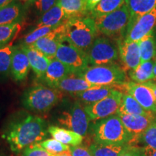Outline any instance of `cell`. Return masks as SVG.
<instances>
[{"mask_svg": "<svg viewBox=\"0 0 156 156\" xmlns=\"http://www.w3.org/2000/svg\"><path fill=\"white\" fill-rule=\"evenodd\" d=\"M48 132L54 139L69 147L80 145L83 140V136L80 134L56 126H48Z\"/></svg>", "mask_w": 156, "mask_h": 156, "instance_id": "20", "label": "cell"}, {"mask_svg": "<svg viewBox=\"0 0 156 156\" xmlns=\"http://www.w3.org/2000/svg\"><path fill=\"white\" fill-rule=\"evenodd\" d=\"M154 59L142 62L134 70L129 71V76L132 81L136 83H145L153 78Z\"/></svg>", "mask_w": 156, "mask_h": 156, "instance_id": "28", "label": "cell"}, {"mask_svg": "<svg viewBox=\"0 0 156 156\" xmlns=\"http://www.w3.org/2000/svg\"><path fill=\"white\" fill-rule=\"evenodd\" d=\"M12 2H13V0H0V9L11 4Z\"/></svg>", "mask_w": 156, "mask_h": 156, "instance_id": "42", "label": "cell"}, {"mask_svg": "<svg viewBox=\"0 0 156 156\" xmlns=\"http://www.w3.org/2000/svg\"><path fill=\"white\" fill-rule=\"evenodd\" d=\"M55 28L47 26H41L39 28H36L32 32L28 34L23 39V46H31L34 44L38 39L41 38L49 34L51 31H52Z\"/></svg>", "mask_w": 156, "mask_h": 156, "instance_id": "34", "label": "cell"}, {"mask_svg": "<svg viewBox=\"0 0 156 156\" xmlns=\"http://www.w3.org/2000/svg\"><path fill=\"white\" fill-rule=\"evenodd\" d=\"M152 33H153V36H154V39H155V44H156V25L155 28H153V31H152Z\"/></svg>", "mask_w": 156, "mask_h": 156, "instance_id": "45", "label": "cell"}, {"mask_svg": "<svg viewBox=\"0 0 156 156\" xmlns=\"http://www.w3.org/2000/svg\"><path fill=\"white\" fill-rule=\"evenodd\" d=\"M156 25V7L135 20H129L124 39L127 41L139 42L153 31Z\"/></svg>", "mask_w": 156, "mask_h": 156, "instance_id": "12", "label": "cell"}, {"mask_svg": "<svg viewBox=\"0 0 156 156\" xmlns=\"http://www.w3.org/2000/svg\"><path fill=\"white\" fill-rule=\"evenodd\" d=\"M70 75L59 82L56 89L74 95L95 87L83 77L79 76L72 77Z\"/></svg>", "mask_w": 156, "mask_h": 156, "instance_id": "22", "label": "cell"}, {"mask_svg": "<svg viewBox=\"0 0 156 156\" xmlns=\"http://www.w3.org/2000/svg\"><path fill=\"white\" fill-rule=\"evenodd\" d=\"M155 61V64H154V68H153V78L152 80H156V56L153 58Z\"/></svg>", "mask_w": 156, "mask_h": 156, "instance_id": "43", "label": "cell"}, {"mask_svg": "<svg viewBox=\"0 0 156 156\" xmlns=\"http://www.w3.org/2000/svg\"><path fill=\"white\" fill-rule=\"evenodd\" d=\"M123 93L114 90L113 92L98 102L84 106L90 120L98 121L107 118L118 112L122 102Z\"/></svg>", "mask_w": 156, "mask_h": 156, "instance_id": "10", "label": "cell"}, {"mask_svg": "<svg viewBox=\"0 0 156 156\" xmlns=\"http://www.w3.org/2000/svg\"><path fill=\"white\" fill-rule=\"evenodd\" d=\"M64 22L51 31L49 34L36 41L31 46L44 54L48 58L53 59L56 56L59 43L64 36V31H65Z\"/></svg>", "mask_w": 156, "mask_h": 156, "instance_id": "13", "label": "cell"}, {"mask_svg": "<svg viewBox=\"0 0 156 156\" xmlns=\"http://www.w3.org/2000/svg\"><path fill=\"white\" fill-rule=\"evenodd\" d=\"M20 23L1 25L0 26V48L12 44L21 31Z\"/></svg>", "mask_w": 156, "mask_h": 156, "instance_id": "32", "label": "cell"}, {"mask_svg": "<svg viewBox=\"0 0 156 156\" xmlns=\"http://www.w3.org/2000/svg\"><path fill=\"white\" fill-rule=\"evenodd\" d=\"M39 143L46 151L52 155H56L70 150L69 146L62 144L55 139H48Z\"/></svg>", "mask_w": 156, "mask_h": 156, "instance_id": "35", "label": "cell"}, {"mask_svg": "<svg viewBox=\"0 0 156 156\" xmlns=\"http://www.w3.org/2000/svg\"><path fill=\"white\" fill-rule=\"evenodd\" d=\"M152 156H156V151L153 154V155H152Z\"/></svg>", "mask_w": 156, "mask_h": 156, "instance_id": "46", "label": "cell"}, {"mask_svg": "<svg viewBox=\"0 0 156 156\" xmlns=\"http://www.w3.org/2000/svg\"><path fill=\"white\" fill-rule=\"evenodd\" d=\"M30 65L28 56L22 46H15L12 57L10 73L15 81H23L26 78Z\"/></svg>", "mask_w": 156, "mask_h": 156, "instance_id": "16", "label": "cell"}, {"mask_svg": "<svg viewBox=\"0 0 156 156\" xmlns=\"http://www.w3.org/2000/svg\"><path fill=\"white\" fill-rule=\"evenodd\" d=\"M120 156H146L142 148L129 145Z\"/></svg>", "mask_w": 156, "mask_h": 156, "instance_id": "39", "label": "cell"}, {"mask_svg": "<svg viewBox=\"0 0 156 156\" xmlns=\"http://www.w3.org/2000/svg\"><path fill=\"white\" fill-rule=\"evenodd\" d=\"M132 138L140 136L156 120L155 114L150 115H118Z\"/></svg>", "mask_w": 156, "mask_h": 156, "instance_id": "15", "label": "cell"}, {"mask_svg": "<svg viewBox=\"0 0 156 156\" xmlns=\"http://www.w3.org/2000/svg\"><path fill=\"white\" fill-rule=\"evenodd\" d=\"M65 14V19L85 17L87 14L86 0H58Z\"/></svg>", "mask_w": 156, "mask_h": 156, "instance_id": "26", "label": "cell"}, {"mask_svg": "<svg viewBox=\"0 0 156 156\" xmlns=\"http://www.w3.org/2000/svg\"><path fill=\"white\" fill-rule=\"evenodd\" d=\"M129 145L143 150L146 156H152L156 151V120L140 136L132 138Z\"/></svg>", "mask_w": 156, "mask_h": 156, "instance_id": "18", "label": "cell"}, {"mask_svg": "<svg viewBox=\"0 0 156 156\" xmlns=\"http://www.w3.org/2000/svg\"><path fill=\"white\" fill-rule=\"evenodd\" d=\"M51 155L52 154L46 151L40 143L28 146L23 151V156H51Z\"/></svg>", "mask_w": 156, "mask_h": 156, "instance_id": "36", "label": "cell"}, {"mask_svg": "<svg viewBox=\"0 0 156 156\" xmlns=\"http://www.w3.org/2000/svg\"><path fill=\"white\" fill-rule=\"evenodd\" d=\"M55 58L69 68L72 75L76 76L88 67L87 53L73 46L64 36L58 45Z\"/></svg>", "mask_w": 156, "mask_h": 156, "instance_id": "7", "label": "cell"}, {"mask_svg": "<svg viewBox=\"0 0 156 156\" xmlns=\"http://www.w3.org/2000/svg\"><path fill=\"white\" fill-rule=\"evenodd\" d=\"M101 1V0H86V9L87 14H89Z\"/></svg>", "mask_w": 156, "mask_h": 156, "instance_id": "40", "label": "cell"}, {"mask_svg": "<svg viewBox=\"0 0 156 156\" xmlns=\"http://www.w3.org/2000/svg\"><path fill=\"white\" fill-rule=\"evenodd\" d=\"M125 5V0H101L89 15L91 17L108 14L117 10Z\"/></svg>", "mask_w": 156, "mask_h": 156, "instance_id": "31", "label": "cell"}, {"mask_svg": "<svg viewBox=\"0 0 156 156\" xmlns=\"http://www.w3.org/2000/svg\"><path fill=\"white\" fill-rule=\"evenodd\" d=\"M116 90L129 94L147 112L156 114V98L152 90L143 83L125 82L115 87Z\"/></svg>", "mask_w": 156, "mask_h": 156, "instance_id": "11", "label": "cell"}, {"mask_svg": "<svg viewBox=\"0 0 156 156\" xmlns=\"http://www.w3.org/2000/svg\"><path fill=\"white\" fill-rule=\"evenodd\" d=\"M58 0H34V6L39 14H44L54 7Z\"/></svg>", "mask_w": 156, "mask_h": 156, "instance_id": "37", "label": "cell"}, {"mask_svg": "<svg viewBox=\"0 0 156 156\" xmlns=\"http://www.w3.org/2000/svg\"><path fill=\"white\" fill-rule=\"evenodd\" d=\"M98 34H102L109 38L118 41L124 38L130 14L126 6L113 12L94 17Z\"/></svg>", "mask_w": 156, "mask_h": 156, "instance_id": "4", "label": "cell"}, {"mask_svg": "<svg viewBox=\"0 0 156 156\" xmlns=\"http://www.w3.org/2000/svg\"><path fill=\"white\" fill-rule=\"evenodd\" d=\"M21 46L28 56L30 67L34 70L37 77L41 79L46 73L51 59L33 46L21 45Z\"/></svg>", "mask_w": 156, "mask_h": 156, "instance_id": "19", "label": "cell"}, {"mask_svg": "<svg viewBox=\"0 0 156 156\" xmlns=\"http://www.w3.org/2000/svg\"><path fill=\"white\" fill-rule=\"evenodd\" d=\"M112 86H95L83 92L76 93L74 95L86 105L98 102L109 95L114 90Z\"/></svg>", "mask_w": 156, "mask_h": 156, "instance_id": "21", "label": "cell"}, {"mask_svg": "<svg viewBox=\"0 0 156 156\" xmlns=\"http://www.w3.org/2000/svg\"><path fill=\"white\" fill-rule=\"evenodd\" d=\"M125 73L122 67L114 63L88 67L78 76L94 86H112L115 89L116 85L126 82Z\"/></svg>", "mask_w": 156, "mask_h": 156, "instance_id": "6", "label": "cell"}, {"mask_svg": "<svg viewBox=\"0 0 156 156\" xmlns=\"http://www.w3.org/2000/svg\"><path fill=\"white\" fill-rule=\"evenodd\" d=\"M72 156H93L89 148H87L84 146H75L70 147L69 150Z\"/></svg>", "mask_w": 156, "mask_h": 156, "instance_id": "38", "label": "cell"}, {"mask_svg": "<svg viewBox=\"0 0 156 156\" xmlns=\"http://www.w3.org/2000/svg\"><path fill=\"white\" fill-rule=\"evenodd\" d=\"M130 14L129 20H135L156 7V0H125Z\"/></svg>", "mask_w": 156, "mask_h": 156, "instance_id": "25", "label": "cell"}, {"mask_svg": "<svg viewBox=\"0 0 156 156\" xmlns=\"http://www.w3.org/2000/svg\"><path fill=\"white\" fill-rule=\"evenodd\" d=\"M48 133L44 119L37 116H28L10 124L3 137L11 151L18 153L28 146L44 141Z\"/></svg>", "mask_w": 156, "mask_h": 156, "instance_id": "1", "label": "cell"}, {"mask_svg": "<svg viewBox=\"0 0 156 156\" xmlns=\"http://www.w3.org/2000/svg\"><path fill=\"white\" fill-rule=\"evenodd\" d=\"M70 75L72 73L69 68L55 58L51 59L46 73L41 79L48 87L56 89L58 83Z\"/></svg>", "mask_w": 156, "mask_h": 156, "instance_id": "17", "label": "cell"}, {"mask_svg": "<svg viewBox=\"0 0 156 156\" xmlns=\"http://www.w3.org/2000/svg\"><path fill=\"white\" fill-rule=\"evenodd\" d=\"M129 145H111L93 142L90 146L93 156H120Z\"/></svg>", "mask_w": 156, "mask_h": 156, "instance_id": "29", "label": "cell"}, {"mask_svg": "<svg viewBox=\"0 0 156 156\" xmlns=\"http://www.w3.org/2000/svg\"><path fill=\"white\" fill-rule=\"evenodd\" d=\"M152 81H153V82H154V83H155L156 84V80H152Z\"/></svg>", "mask_w": 156, "mask_h": 156, "instance_id": "47", "label": "cell"}, {"mask_svg": "<svg viewBox=\"0 0 156 156\" xmlns=\"http://www.w3.org/2000/svg\"><path fill=\"white\" fill-rule=\"evenodd\" d=\"M56 156H72V155H71V153H70V151H68L63 152V153H62L56 154Z\"/></svg>", "mask_w": 156, "mask_h": 156, "instance_id": "44", "label": "cell"}, {"mask_svg": "<svg viewBox=\"0 0 156 156\" xmlns=\"http://www.w3.org/2000/svg\"><path fill=\"white\" fill-rule=\"evenodd\" d=\"M90 132L95 143L129 145L132 139L117 114L95 122Z\"/></svg>", "mask_w": 156, "mask_h": 156, "instance_id": "2", "label": "cell"}, {"mask_svg": "<svg viewBox=\"0 0 156 156\" xmlns=\"http://www.w3.org/2000/svg\"><path fill=\"white\" fill-rule=\"evenodd\" d=\"M89 64L93 66L114 64L119 59L117 41L106 36L97 37L87 53Z\"/></svg>", "mask_w": 156, "mask_h": 156, "instance_id": "8", "label": "cell"}, {"mask_svg": "<svg viewBox=\"0 0 156 156\" xmlns=\"http://www.w3.org/2000/svg\"><path fill=\"white\" fill-rule=\"evenodd\" d=\"M65 20V14L58 1V2L52 8L42 15L37 22L36 28L41 26L56 28Z\"/></svg>", "mask_w": 156, "mask_h": 156, "instance_id": "24", "label": "cell"}, {"mask_svg": "<svg viewBox=\"0 0 156 156\" xmlns=\"http://www.w3.org/2000/svg\"><path fill=\"white\" fill-rule=\"evenodd\" d=\"M141 63L153 59L156 56V44L153 33H150L139 42Z\"/></svg>", "mask_w": 156, "mask_h": 156, "instance_id": "30", "label": "cell"}, {"mask_svg": "<svg viewBox=\"0 0 156 156\" xmlns=\"http://www.w3.org/2000/svg\"><path fill=\"white\" fill-rule=\"evenodd\" d=\"M151 114L153 113L145 110L132 95L123 93L117 115H150Z\"/></svg>", "mask_w": 156, "mask_h": 156, "instance_id": "27", "label": "cell"}, {"mask_svg": "<svg viewBox=\"0 0 156 156\" xmlns=\"http://www.w3.org/2000/svg\"><path fill=\"white\" fill-rule=\"evenodd\" d=\"M90 121L85 108L79 101L74 103L58 118V122L62 126L83 136H86L88 132Z\"/></svg>", "mask_w": 156, "mask_h": 156, "instance_id": "9", "label": "cell"}, {"mask_svg": "<svg viewBox=\"0 0 156 156\" xmlns=\"http://www.w3.org/2000/svg\"><path fill=\"white\" fill-rule=\"evenodd\" d=\"M62 96L61 91L44 85H36L27 90L22 97L23 105L36 113H46L57 104Z\"/></svg>", "mask_w": 156, "mask_h": 156, "instance_id": "5", "label": "cell"}, {"mask_svg": "<svg viewBox=\"0 0 156 156\" xmlns=\"http://www.w3.org/2000/svg\"><path fill=\"white\" fill-rule=\"evenodd\" d=\"M144 85H146V86H147L148 87H150L152 90V91H153L154 95H155V98H156V84L154 83L153 81H148L147 83H143Z\"/></svg>", "mask_w": 156, "mask_h": 156, "instance_id": "41", "label": "cell"}, {"mask_svg": "<svg viewBox=\"0 0 156 156\" xmlns=\"http://www.w3.org/2000/svg\"><path fill=\"white\" fill-rule=\"evenodd\" d=\"M25 15V8L20 4L12 2L0 9V26L19 23Z\"/></svg>", "mask_w": 156, "mask_h": 156, "instance_id": "23", "label": "cell"}, {"mask_svg": "<svg viewBox=\"0 0 156 156\" xmlns=\"http://www.w3.org/2000/svg\"><path fill=\"white\" fill-rule=\"evenodd\" d=\"M15 48L12 44L0 48V80H4L9 75Z\"/></svg>", "mask_w": 156, "mask_h": 156, "instance_id": "33", "label": "cell"}, {"mask_svg": "<svg viewBox=\"0 0 156 156\" xmlns=\"http://www.w3.org/2000/svg\"><path fill=\"white\" fill-rule=\"evenodd\" d=\"M64 37L73 46L87 53L96 38L98 31L91 17H74L66 20Z\"/></svg>", "mask_w": 156, "mask_h": 156, "instance_id": "3", "label": "cell"}, {"mask_svg": "<svg viewBox=\"0 0 156 156\" xmlns=\"http://www.w3.org/2000/svg\"><path fill=\"white\" fill-rule=\"evenodd\" d=\"M117 44L122 69L125 72L135 69L141 64L139 43L127 41L122 38L118 41Z\"/></svg>", "mask_w": 156, "mask_h": 156, "instance_id": "14", "label": "cell"}]
</instances>
